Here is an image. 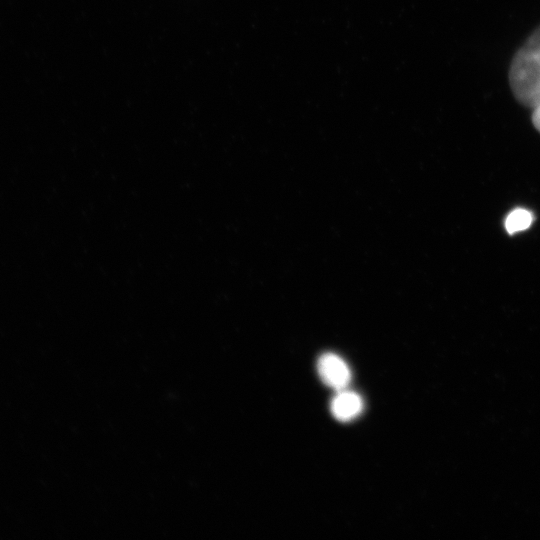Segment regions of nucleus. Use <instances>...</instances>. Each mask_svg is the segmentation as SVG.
<instances>
[{
  "mask_svg": "<svg viewBox=\"0 0 540 540\" xmlns=\"http://www.w3.org/2000/svg\"><path fill=\"white\" fill-rule=\"evenodd\" d=\"M509 83L519 103L533 109L540 105V26L514 55Z\"/></svg>",
  "mask_w": 540,
  "mask_h": 540,
  "instance_id": "nucleus-1",
  "label": "nucleus"
},
{
  "mask_svg": "<svg viewBox=\"0 0 540 540\" xmlns=\"http://www.w3.org/2000/svg\"><path fill=\"white\" fill-rule=\"evenodd\" d=\"M317 370L321 380L337 391L345 389L351 380L348 365L333 353H325L318 359Z\"/></svg>",
  "mask_w": 540,
  "mask_h": 540,
  "instance_id": "nucleus-2",
  "label": "nucleus"
},
{
  "mask_svg": "<svg viewBox=\"0 0 540 540\" xmlns=\"http://www.w3.org/2000/svg\"><path fill=\"white\" fill-rule=\"evenodd\" d=\"M363 408L362 399L358 394L348 390H340L332 399L331 412L339 421H350L358 416Z\"/></svg>",
  "mask_w": 540,
  "mask_h": 540,
  "instance_id": "nucleus-3",
  "label": "nucleus"
},
{
  "mask_svg": "<svg viewBox=\"0 0 540 540\" xmlns=\"http://www.w3.org/2000/svg\"><path fill=\"white\" fill-rule=\"evenodd\" d=\"M533 214L524 209L516 208L512 210L505 219V228L509 234H514L528 229L533 222Z\"/></svg>",
  "mask_w": 540,
  "mask_h": 540,
  "instance_id": "nucleus-4",
  "label": "nucleus"
},
{
  "mask_svg": "<svg viewBox=\"0 0 540 540\" xmlns=\"http://www.w3.org/2000/svg\"><path fill=\"white\" fill-rule=\"evenodd\" d=\"M532 122L535 128L540 132V105L533 109Z\"/></svg>",
  "mask_w": 540,
  "mask_h": 540,
  "instance_id": "nucleus-5",
  "label": "nucleus"
}]
</instances>
